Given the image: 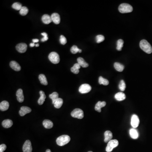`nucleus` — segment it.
Segmentation results:
<instances>
[{"mask_svg":"<svg viewBox=\"0 0 152 152\" xmlns=\"http://www.w3.org/2000/svg\"><path fill=\"white\" fill-rule=\"evenodd\" d=\"M28 12V9L26 6H22V8L20 11V14L22 16H26Z\"/></svg>","mask_w":152,"mask_h":152,"instance_id":"obj_33","label":"nucleus"},{"mask_svg":"<svg viewBox=\"0 0 152 152\" xmlns=\"http://www.w3.org/2000/svg\"><path fill=\"white\" fill-rule=\"evenodd\" d=\"M81 66L78 63H75L74 66L71 68V71L74 74H78L79 73V69H80Z\"/></svg>","mask_w":152,"mask_h":152,"instance_id":"obj_26","label":"nucleus"},{"mask_svg":"<svg viewBox=\"0 0 152 152\" xmlns=\"http://www.w3.org/2000/svg\"><path fill=\"white\" fill-rule=\"evenodd\" d=\"M3 126L5 128H9L13 125V122L9 119L4 120L2 123Z\"/></svg>","mask_w":152,"mask_h":152,"instance_id":"obj_24","label":"nucleus"},{"mask_svg":"<svg viewBox=\"0 0 152 152\" xmlns=\"http://www.w3.org/2000/svg\"><path fill=\"white\" fill-rule=\"evenodd\" d=\"M42 36H44L43 38L41 39V41L42 42H45L48 39V37L47 36V34L46 33H42L41 34Z\"/></svg>","mask_w":152,"mask_h":152,"instance_id":"obj_38","label":"nucleus"},{"mask_svg":"<svg viewBox=\"0 0 152 152\" xmlns=\"http://www.w3.org/2000/svg\"><path fill=\"white\" fill-rule=\"evenodd\" d=\"M12 7L16 10H20L22 8V5L19 2H15L12 4Z\"/></svg>","mask_w":152,"mask_h":152,"instance_id":"obj_32","label":"nucleus"},{"mask_svg":"<svg viewBox=\"0 0 152 152\" xmlns=\"http://www.w3.org/2000/svg\"><path fill=\"white\" fill-rule=\"evenodd\" d=\"M123 44H124V41L123 40L119 39L117 41V48L116 49L118 51H121L122 50V48L123 47Z\"/></svg>","mask_w":152,"mask_h":152,"instance_id":"obj_30","label":"nucleus"},{"mask_svg":"<svg viewBox=\"0 0 152 152\" xmlns=\"http://www.w3.org/2000/svg\"><path fill=\"white\" fill-rule=\"evenodd\" d=\"M71 52L72 53L74 54H76L77 53V52H79V53H81L82 50L81 49H79L78 48V47L76 45H74L71 47Z\"/></svg>","mask_w":152,"mask_h":152,"instance_id":"obj_31","label":"nucleus"},{"mask_svg":"<svg viewBox=\"0 0 152 152\" xmlns=\"http://www.w3.org/2000/svg\"><path fill=\"white\" fill-rule=\"evenodd\" d=\"M46 152H51V151L50 149H47V150H46Z\"/></svg>","mask_w":152,"mask_h":152,"instance_id":"obj_42","label":"nucleus"},{"mask_svg":"<svg viewBox=\"0 0 152 152\" xmlns=\"http://www.w3.org/2000/svg\"><path fill=\"white\" fill-rule=\"evenodd\" d=\"M131 125L133 128H137L139 124V119L138 117L136 115H133L131 117Z\"/></svg>","mask_w":152,"mask_h":152,"instance_id":"obj_9","label":"nucleus"},{"mask_svg":"<svg viewBox=\"0 0 152 152\" xmlns=\"http://www.w3.org/2000/svg\"><path fill=\"white\" fill-rule=\"evenodd\" d=\"M35 46H36V47H38V46H39V44H36V45H35Z\"/></svg>","mask_w":152,"mask_h":152,"instance_id":"obj_43","label":"nucleus"},{"mask_svg":"<svg viewBox=\"0 0 152 152\" xmlns=\"http://www.w3.org/2000/svg\"><path fill=\"white\" fill-rule=\"evenodd\" d=\"M113 134L109 131H107L105 133V142L107 143L111 140L113 138Z\"/></svg>","mask_w":152,"mask_h":152,"instance_id":"obj_16","label":"nucleus"},{"mask_svg":"<svg viewBox=\"0 0 152 152\" xmlns=\"http://www.w3.org/2000/svg\"><path fill=\"white\" fill-rule=\"evenodd\" d=\"M58 97L59 95H58V93L56 92H53L49 95V97L52 100V102L55 101L57 99L59 98Z\"/></svg>","mask_w":152,"mask_h":152,"instance_id":"obj_34","label":"nucleus"},{"mask_svg":"<svg viewBox=\"0 0 152 152\" xmlns=\"http://www.w3.org/2000/svg\"><path fill=\"white\" fill-rule=\"evenodd\" d=\"M99 83L100 85H107L109 84V82L107 79L103 78L101 76L99 77Z\"/></svg>","mask_w":152,"mask_h":152,"instance_id":"obj_29","label":"nucleus"},{"mask_svg":"<svg viewBox=\"0 0 152 152\" xmlns=\"http://www.w3.org/2000/svg\"><path fill=\"white\" fill-rule=\"evenodd\" d=\"M10 66L12 69L15 71H19L21 70V67L20 65L15 61H12L10 63Z\"/></svg>","mask_w":152,"mask_h":152,"instance_id":"obj_14","label":"nucleus"},{"mask_svg":"<svg viewBox=\"0 0 152 152\" xmlns=\"http://www.w3.org/2000/svg\"><path fill=\"white\" fill-rule=\"evenodd\" d=\"M33 42L34 43H37L39 42V40L38 39H33Z\"/></svg>","mask_w":152,"mask_h":152,"instance_id":"obj_40","label":"nucleus"},{"mask_svg":"<svg viewBox=\"0 0 152 152\" xmlns=\"http://www.w3.org/2000/svg\"><path fill=\"white\" fill-rule=\"evenodd\" d=\"M71 116L74 118H77L79 119H83L84 117V113L82 109H75L71 113Z\"/></svg>","mask_w":152,"mask_h":152,"instance_id":"obj_6","label":"nucleus"},{"mask_svg":"<svg viewBox=\"0 0 152 152\" xmlns=\"http://www.w3.org/2000/svg\"><path fill=\"white\" fill-rule=\"evenodd\" d=\"M125 87H126V85H125L124 81L123 80H121L119 85V89L122 91H124L125 90Z\"/></svg>","mask_w":152,"mask_h":152,"instance_id":"obj_35","label":"nucleus"},{"mask_svg":"<svg viewBox=\"0 0 152 152\" xmlns=\"http://www.w3.org/2000/svg\"><path fill=\"white\" fill-rule=\"evenodd\" d=\"M105 39V38L103 36L101 35H99L96 36V41L97 43H100L103 42Z\"/></svg>","mask_w":152,"mask_h":152,"instance_id":"obj_36","label":"nucleus"},{"mask_svg":"<svg viewBox=\"0 0 152 152\" xmlns=\"http://www.w3.org/2000/svg\"><path fill=\"white\" fill-rule=\"evenodd\" d=\"M60 42L61 44L62 45H65L67 43V40H66V38L64 36L61 35L60 36Z\"/></svg>","mask_w":152,"mask_h":152,"instance_id":"obj_37","label":"nucleus"},{"mask_svg":"<svg viewBox=\"0 0 152 152\" xmlns=\"http://www.w3.org/2000/svg\"><path fill=\"white\" fill-rule=\"evenodd\" d=\"M51 18L52 21L56 25L60 23V18L59 14L57 13H54L51 15Z\"/></svg>","mask_w":152,"mask_h":152,"instance_id":"obj_13","label":"nucleus"},{"mask_svg":"<svg viewBox=\"0 0 152 152\" xmlns=\"http://www.w3.org/2000/svg\"><path fill=\"white\" fill-rule=\"evenodd\" d=\"M42 20L43 23L45 24H49L52 22L51 17L48 14H44L42 17Z\"/></svg>","mask_w":152,"mask_h":152,"instance_id":"obj_18","label":"nucleus"},{"mask_svg":"<svg viewBox=\"0 0 152 152\" xmlns=\"http://www.w3.org/2000/svg\"><path fill=\"white\" fill-rule=\"evenodd\" d=\"M49 60L54 64H58L59 63L60 57L59 55L57 52H51L49 56H48Z\"/></svg>","mask_w":152,"mask_h":152,"instance_id":"obj_4","label":"nucleus"},{"mask_svg":"<svg viewBox=\"0 0 152 152\" xmlns=\"http://www.w3.org/2000/svg\"><path fill=\"white\" fill-rule=\"evenodd\" d=\"M77 62H78L77 63L78 64L80 65V66L83 67V68L87 67L89 66L88 63L85 61V60H84L83 58H81V57L78 58L77 59Z\"/></svg>","mask_w":152,"mask_h":152,"instance_id":"obj_25","label":"nucleus"},{"mask_svg":"<svg viewBox=\"0 0 152 152\" xmlns=\"http://www.w3.org/2000/svg\"><path fill=\"white\" fill-rule=\"evenodd\" d=\"M106 102L105 101H99L97 103L95 107V111H98L99 113L101 112V108L106 106Z\"/></svg>","mask_w":152,"mask_h":152,"instance_id":"obj_15","label":"nucleus"},{"mask_svg":"<svg viewBox=\"0 0 152 152\" xmlns=\"http://www.w3.org/2000/svg\"><path fill=\"white\" fill-rule=\"evenodd\" d=\"M38 79L42 85H48V82L46 79V77L44 74H40L38 76Z\"/></svg>","mask_w":152,"mask_h":152,"instance_id":"obj_27","label":"nucleus"},{"mask_svg":"<svg viewBox=\"0 0 152 152\" xmlns=\"http://www.w3.org/2000/svg\"><path fill=\"white\" fill-rule=\"evenodd\" d=\"M115 98L116 99V100L118 101H122L125 99L126 96L124 93L122 92H119L115 94Z\"/></svg>","mask_w":152,"mask_h":152,"instance_id":"obj_20","label":"nucleus"},{"mask_svg":"<svg viewBox=\"0 0 152 152\" xmlns=\"http://www.w3.org/2000/svg\"><path fill=\"white\" fill-rule=\"evenodd\" d=\"M119 11L121 13H130L133 10L131 5L128 4H122L120 5L118 8Z\"/></svg>","mask_w":152,"mask_h":152,"instance_id":"obj_3","label":"nucleus"},{"mask_svg":"<svg viewBox=\"0 0 152 152\" xmlns=\"http://www.w3.org/2000/svg\"><path fill=\"white\" fill-rule=\"evenodd\" d=\"M31 111V109L28 107H21L19 111V114L21 116H24L26 115V114L29 113Z\"/></svg>","mask_w":152,"mask_h":152,"instance_id":"obj_11","label":"nucleus"},{"mask_svg":"<svg viewBox=\"0 0 152 152\" xmlns=\"http://www.w3.org/2000/svg\"><path fill=\"white\" fill-rule=\"evenodd\" d=\"M92 152V151H89V152Z\"/></svg>","mask_w":152,"mask_h":152,"instance_id":"obj_44","label":"nucleus"},{"mask_svg":"<svg viewBox=\"0 0 152 152\" xmlns=\"http://www.w3.org/2000/svg\"><path fill=\"white\" fill-rule=\"evenodd\" d=\"M139 46L142 50L148 54L152 52V47L150 43L145 39L142 40L139 43Z\"/></svg>","mask_w":152,"mask_h":152,"instance_id":"obj_1","label":"nucleus"},{"mask_svg":"<svg viewBox=\"0 0 152 152\" xmlns=\"http://www.w3.org/2000/svg\"><path fill=\"white\" fill-rule=\"evenodd\" d=\"M91 87L87 84H84L79 87V91L81 93H87L91 91Z\"/></svg>","mask_w":152,"mask_h":152,"instance_id":"obj_7","label":"nucleus"},{"mask_svg":"<svg viewBox=\"0 0 152 152\" xmlns=\"http://www.w3.org/2000/svg\"><path fill=\"white\" fill-rule=\"evenodd\" d=\"M6 148V146L5 144H2L0 145V152H4Z\"/></svg>","mask_w":152,"mask_h":152,"instance_id":"obj_39","label":"nucleus"},{"mask_svg":"<svg viewBox=\"0 0 152 152\" xmlns=\"http://www.w3.org/2000/svg\"><path fill=\"white\" fill-rule=\"evenodd\" d=\"M23 152H32V147L30 141L27 140L23 145L22 147Z\"/></svg>","mask_w":152,"mask_h":152,"instance_id":"obj_8","label":"nucleus"},{"mask_svg":"<svg viewBox=\"0 0 152 152\" xmlns=\"http://www.w3.org/2000/svg\"><path fill=\"white\" fill-rule=\"evenodd\" d=\"M17 100L20 103L23 102L24 100V97L23 95V91L21 89L18 90L16 93Z\"/></svg>","mask_w":152,"mask_h":152,"instance_id":"obj_12","label":"nucleus"},{"mask_svg":"<svg viewBox=\"0 0 152 152\" xmlns=\"http://www.w3.org/2000/svg\"><path fill=\"white\" fill-rule=\"evenodd\" d=\"M129 133H130V135L131 137L133 139H137L138 138V132L137 130L135 129L134 128H132V129H130Z\"/></svg>","mask_w":152,"mask_h":152,"instance_id":"obj_22","label":"nucleus"},{"mask_svg":"<svg viewBox=\"0 0 152 152\" xmlns=\"http://www.w3.org/2000/svg\"><path fill=\"white\" fill-rule=\"evenodd\" d=\"M52 103L53 104L55 108H57V109H59L63 105V100L61 98H59L58 99H57L55 101L52 102Z\"/></svg>","mask_w":152,"mask_h":152,"instance_id":"obj_21","label":"nucleus"},{"mask_svg":"<svg viewBox=\"0 0 152 152\" xmlns=\"http://www.w3.org/2000/svg\"><path fill=\"white\" fill-rule=\"evenodd\" d=\"M17 50L20 53H23L26 52L27 50V45L26 43H21L17 45L16 46Z\"/></svg>","mask_w":152,"mask_h":152,"instance_id":"obj_10","label":"nucleus"},{"mask_svg":"<svg viewBox=\"0 0 152 152\" xmlns=\"http://www.w3.org/2000/svg\"><path fill=\"white\" fill-rule=\"evenodd\" d=\"M43 125L44 128L47 129H50L53 126V123L51 121L49 120H45L43 122Z\"/></svg>","mask_w":152,"mask_h":152,"instance_id":"obj_23","label":"nucleus"},{"mask_svg":"<svg viewBox=\"0 0 152 152\" xmlns=\"http://www.w3.org/2000/svg\"><path fill=\"white\" fill-rule=\"evenodd\" d=\"M9 106V102L6 101H4L0 103V109L2 111H6L8 109Z\"/></svg>","mask_w":152,"mask_h":152,"instance_id":"obj_17","label":"nucleus"},{"mask_svg":"<svg viewBox=\"0 0 152 152\" xmlns=\"http://www.w3.org/2000/svg\"><path fill=\"white\" fill-rule=\"evenodd\" d=\"M114 66L115 69L119 72H122L124 69V65L117 62L114 63Z\"/></svg>","mask_w":152,"mask_h":152,"instance_id":"obj_28","label":"nucleus"},{"mask_svg":"<svg viewBox=\"0 0 152 152\" xmlns=\"http://www.w3.org/2000/svg\"><path fill=\"white\" fill-rule=\"evenodd\" d=\"M30 47H34V46H35V43H30Z\"/></svg>","mask_w":152,"mask_h":152,"instance_id":"obj_41","label":"nucleus"},{"mask_svg":"<svg viewBox=\"0 0 152 152\" xmlns=\"http://www.w3.org/2000/svg\"><path fill=\"white\" fill-rule=\"evenodd\" d=\"M71 138L67 135H63L58 137L56 139V143L60 146H63L67 144L70 142Z\"/></svg>","mask_w":152,"mask_h":152,"instance_id":"obj_2","label":"nucleus"},{"mask_svg":"<svg viewBox=\"0 0 152 152\" xmlns=\"http://www.w3.org/2000/svg\"><path fill=\"white\" fill-rule=\"evenodd\" d=\"M39 93L40 97L39 98V99H38V105H43L44 103L46 98V96L45 94V93L43 91H40Z\"/></svg>","mask_w":152,"mask_h":152,"instance_id":"obj_19","label":"nucleus"},{"mask_svg":"<svg viewBox=\"0 0 152 152\" xmlns=\"http://www.w3.org/2000/svg\"><path fill=\"white\" fill-rule=\"evenodd\" d=\"M118 141L116 139L111 140L107 144L106 147V150L107 152H111L113 151L114 148H116L118 145Z\"/></svg>","mask_w":152,"mask_h":152,"instance_id":"obj_5","label":"nucleus"}]
</instances>
